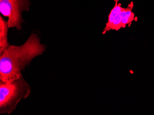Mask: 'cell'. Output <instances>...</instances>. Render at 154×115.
<instances>
[{
	"label": "cell",
	"mask_w": 154,
	"mask_h": 115,
	"mask_svg": "<svg viewBox=\"0 0 154 115\" xmlns=\"http://www.w3.org/2000/svg\"><path fill=\"white\" fill-rule=\"evenodd\" d=\"M8 20H5L2 15H0V56L10 45L8 38Z\"/></svg>",
	"instance_id": "277c9868"
},
{
	"label": "cell",
	"mask_w": 154,
	"mask_h": 115,
	"mask_svg": "<svg viewBox=\"0 0 154 115\" xmlns=\"http://www.w3.org/2000/svg\"><path fill=\"white\" fill-rule=\"evenodd\" d=\"M115 5L113 8L112 9L108 16V22L106 23V26L103 30L102 33L103 35L106 34L107 32L110 31V28L117 15L125 9L122 7L121 3H119V0H115Z\"/></svg>",
	"instance_id": "8992f818"
},
{
	"label": "cell",
	"mask_w": 154,
	"mask_h": 115,
	"mask_svg": "<svg viewBox=\"0 0 154 115\" xmlns=\"http://www.w3.org/2000/svg\"><path fill=\"white\" fill-rule=\"evenodd\" d=\"M125 8L122 11H121L115 18L113 23L111 25L110 28V31L116 30L118 31L122 29V18L124 12Z\"/></svg>",
	"instance_id": "52a82bcc"
},
{
	"label": "cell",
	"mask_w": 154,
	"mask_h": 115,
	"mask_svg": "<svg viewBox=\"0 0 154 115\" xmlns=\"http://www.w3.org/2000/svg\"><path fill=\"white\" fill-rule=\"evenodd\" d=\"M31 88L23 77L9 83L0 82V113L10 114L19 103L31 94Z\"/></svg>",
	"instance_id": "7a4b0ae2"
},
{
	"label": "cell",
	"mask_w": 154,
	"mask_h": 115,
	"mask_svg": "<svg viewBox=\"0 0 154 115\" xmlns=\"http://www.w3.org/2000/svg\"><path fill=\"white\" fill-rule=\"evenodd\" d=\"M45 51V45L36 33H32L22 45H10L0 56V80L9 83L22 78L26 67Z\"/></svg>",
	"instance_id": "6da1fadb"
},
{
	"label": "cell",
	"mask_w": 154,
	"mask_h": 115,
	"mask_svg": "<svg viewBox=\"0 0 154 115\" xmlns=\"http://www.w3.org/2000/svg\"><path fill=\"white\" fill-rule=\"evenodd\" d=\"M134 7V3L131 1L125 9L122 20V29L125 28L128 25H130L133 21L137 20L134 13L132 12Z\"/></svg>",
	"instance_id": "5b68a950"
},
{
	"label": "cell",
	"mask_w": 154,
	"mask_h": 115,
	"mask_svg": "<svg viewBox=\"0 0 154 115\" xmlns=\"http://www.w3.org/2000/svg\"><path fill=\"white\" fill-rule=\"evenodd\" d=\"M31 4V0H0V13L8 18L9 28L22 30V13L29 11Z\"/></svg>",
	"instance_id": "3957f363"
}]
</instances>
